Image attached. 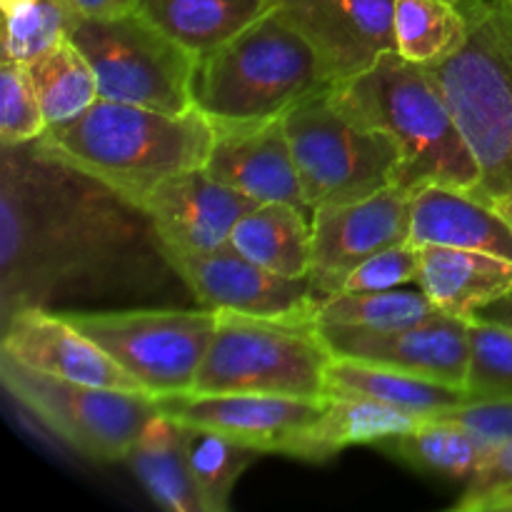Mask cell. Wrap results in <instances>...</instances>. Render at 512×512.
Masks as SVG:
<instances>
[{"instance_id":"cell-18","label":"cell","mask_w":512,"mask_h":512,"mask_svg":"<svg viewBox=\"0 0 512 512\" xmlns=\"http://www.w3.org/2000/svg\"><path fill=\"white\" fill-rule=\"evenodd\" d=\"M255 205L253 198L200 168L165 180L143 210L163 248L208 253L230 243L235 223Z\"/></svg>"},{"instance_id":"cell-23","label":"cell","mask_w":512,"mask_h":512,"mask_svg":"<svg viewBox=\"0 0 512 512\" xmlns=\"http://www.w3.org/2000/svg\"><path fill=\"white\" fill-rule=\"evenodd\" d=\"M230 245L273 273L308 278L313 265V213L290 203H258L235 223Z\"/></svg>"},{"instance_id":"cell-38","label":"cell","mask_w":512,"mask_h":512,"mask_svg":"<svg viewBox=\"0 0 512 512\" xmlns=\"http://www.w3.org/2000/svg\"><path fill=\"white\" fill-rule=\"evenodd\" d=\"M478 315H483V318L488 320H495V323H503L505 328L512 330V293L505 295V298L495 300V303L485 305Z\"/></svg>"},{"instance_id":"cell-34","label":"cell","mask_w":512,"mask_h":512,"mask_svg":"<svg viewBox=\"0 0 512 512\" xmlns=\"http://www.w3.org/2000/svg\"><path fill=\"white\" fill-rule=\"evenodd\" d=\"M460 512H512V440L495 445L455 503Z\"/></svg>"},{"instance_id":"cell-37","label":"cell","mask_w":512,"mask_h":512,"mask_svg":"<svg viewBox=\"0 0 512 512\" xmlns=\"http://www.w3.org/2000/svg\"><path fill=\"white\" fill-rule=\"evenodd\" d=\"M73 10L80 15H110L130 8V0H70Z\"/></svg>"},{"instance_id":"cell-25","label":"cell","mask_w":512,"mask_h":512,"mask_svg":"<svg viewBox=\"0 0 512 512\" xmlns=\"http://www.w3.org/2000/svg\"><path fill=\"white\" fill-rule=\"evenodd\" d=\"M175 43L203 58L263 18L275 0H130Z\"/></svg>"},{"instance_id":"cell-6","label":"cell","mask_w":512,"mask_h":512,"mask_svg":"<svg viewBox=\"0 0 512 512\" xmlns=\"http://www.w3.org/2000/svg\"><path fill=\"white\" fill-rule=\"evenodd\" d=\"M333 363L315 320L218 313L190 393H258L323 400Z\"/></svg>"},{"instance_id":"cell-16","label":"cell","mask_w":512,"mask_h":512,"mask_svg":"<svg viewBox=\"0 0 512 512\" xmlns=\"http://www.w3.org/2000/svg\"><path fill=\"white\" fill-rule=\"evenodd\" d=\"M155 400L160 413L178 423L218 430L263 453L278 455L323 410V400L258 393H183Z\"/></svg>"},{"instance_id":"cell-29","label":"cell","mask_w":512,"mask_h":512,"mask_svg":"<svg viewBox=\"0 0 512 512\" xmlns=\"http://www.w3.org/2000/svg\"><path fill=\"white\" fill-rule=\"evenodd\" d=\"M183 425V423H180ZM185 453L205 512H225L240 475L265 455L260 448L198 425H183Z\"/></svg>"},{"instance_id":"cell-7","label":"cell","mask_w":512,"mask_h":512,"mask_svg":"<svg viewBox=\"0 0 512 512\" xmlns=\"http://www.w3.org/2000/svg\"><path fill=\"white\" fill-rule=\"evenodd\" d=\"M333 88L300 100L283 115L310 210L370 198L398 188L400 178L395 140L345 110Z\"/></svg>"},{"instance_id":"cell-28","label":"cell","mask_w":512,"mask_h":512,"mask_svg":"<svg viewBox=\"0 0 512 512\" xmlns=\"http://www.w3.org/2000/svg\"><path fill=\"white\" fill-rule=\"evenodd\" d=\"M440 310L425 290H370V293H335L318 303L315 325L318 328H360L395 330L423 323Z\"/></svg>"},{"instance_id":"cell-5","label":"cell","mask_w":512,"mask_h":512,"mask_svg":"<svg viewBox=\"0 0 512 512\" xmlns=\"http://www.w3.org/2000/svg\"><path fill=\"white\" fill-rule=\"evenodd\" d=\"M335 85L313 45L278 8L198 58L195 105L213 123L283 118Z\"/></svg>"},{"instance_id":"cell-9","label":"cell","mask_w":512,"mask_h":512,"mask_svg":"<svg viewBox=\"0 0 512 512\" xmlns=\"http://www.w3.org/2000/svg\"><path fill=\"white\" fill-rule=\"evenodd\" d=\"M0 380L10 400L60 443L90 460L118 463L160 413L148 393L73 383L38 373L0 350Z\"/></svg>"},{"instance_id":"cell-35","label":"cell","mask_w":512,"mask_h":512,"mask_svg":"<svg viewBox=\"0 0 512 512\" xmlns=\"http://www.w3.org/2000/svg\"><path fill=\"white\" fill-rule=\"evenodd\" d=\"M420 248L410 240L380 250L373 258L363 260L348 273L340 285V293H370V290H393L418 280Z\"/></svg>"},{"instance_id":"cell-39","label":"cell","mask_w":512,"mask_h":512,"mask_svg":"<svg viewBox=\"0 0 512 512\" xmlns=\"http://www.w3.org/2000/svg\"><path fill=\"white\" fill-rule=\"evenodd\" d=\"M485 203L490 205V208L495 210V213H500L505 218V223L512 228V193L508 195H495V198L485 200Z\"/></svg>"},{"instance_id":"cell-10","label":"cell","mask_w":512,"mask_h":512,"mask_svg":"<svg viewBox=\"0 0 512 512\" xmlns=\"http://www.w3.org/2000/svg\"><path fill=\"white\" fill-rule=\"evenodd\" d=\"M60 315L98 343L153 398L195 388L218 323V313L208 308Z\"/></svg>"},{"instance_id":"cell-22","label":"cell","mask_w":512,"mask_h":512,"mask_svg":"<svg viewBox=\"0 0 512 512\" xmlns=\"http://www.w3.org/2000/svg\"><path fill=\"white\" fill-rule=\"evenodd\" d=\"M325 395L370 398L425 420L438 418L470 400L465 388L420 378V375L388 368V365L360 363V360L348 358H333V363L328 365Z\"/></svg>"},{"instance_id":"cell-21","label":"cell","mask_w":512,"mask_h":512,"mask_svg":"<svg viewBox=\"0 0 512 512\" xmlns=\"http://www.w3.org/2000/svg\"><path fill=\"white\" fill-rule=\"evenodd\" d=\"M423 420L378 400L325 395L318 418L285 445L283 455L323 463L350 445H378L380 440L408 433Z\"/></svg>"},{"instance_id":"cell-33","label":"cell","mask_w":512,"mask_h":512,"mask_svg":"<svg viewBox=\"0 0 512 512\" xmlns=\"http://www.w3.org/2000/svg\"><path fill=\"white\" fill-rule=\"evenodd\" d=\"M0 143L25 145L45 133L43 108L30 78L28 63L3 55L0 65Z\"/></svg>"},{"instance_id":"cell-14","label":"cell","mask_w":512,"mask_h":512,"mask_svg":"<svg viewBox=\"0 0 512 512\" xmlns=\"http://www.w3.org/2000/svg\"><path fill=\"white\" fill-rule=\"evenodd\" d=\"M275 8L313 45L335 85L395 50V0H275Z\"/></svg>"},{"instance_id":"cell-17","label":"cell","mask_w":512,"mask_h":512,"mask_svg":"<svg viewBox=\"0 0 512 512\" xmlns=\"http://www.w3.org/2000/svg\"><path fill=\"white\" fill-rule=\"evenodd\" d=\"M0 350L38 373L98 388L145 393L98 343L48 308H20L5 318Z\"/></svg>"},{"instance_id":"cell-27","label":"cell","mask_w":512,"mask_h":512,"mask_svg":"<svg viewBox=\"0 0 512 512\" xmlns=\"http://www.w3.org/2000/svg\"><path fill=\"white\" fill-rule=\"evenodd\" d=\"M28 70L48 125L75 118L100 98L93 65L68 35L30 60Z\"/></svg>"},{"instance_id":"cell-8","label":"cell","mask_w":512,"mask_h":512,"mask_svg":"<svg viewBox=\"0 0 512 512\" xmlns=\"http://www.w3.org/2000/svg\"><path fill=\"white\" fill-rule=\"evenodd\" d=\"M65 35L93 65L100 98L163 113L195 108L198 58L133 5L110 15L75 13Z\"/></svg>"},{"instance_id":"cell-11","label":"cell","mask_w":512,"mask_h":512,"mask_svg":"<svg viewBox=\"0 0 512 512\" xmlns=\"http://www.w3.org/2000/svg\"><path fill=\"white\" fill-rule=\"evenodd\" d=\"M163 255L200 308L255 318L315 320L320 298L313 293L308 278L273 273L245 258L230 243L208 253L163 248Z\"/></svg>"},{"instance_id":"cell-30","label":"cell","mask_w":512,"mask_h":512,"mask_svg":"<svg viewBox=\"0 0 512 512\" xmlns=\"http://www.w3.org/2000/svg\"><path fill=\"white\" fill-rule=\"evenodd\" d=\"M395 50L413 63H435L453 53L465 35L455 0H395Z\"/></svg>"},{"instance_id":"cell-13","label":"cell","mask_w":512,"mask_h":512,"mask_svg":"<svg viewBox=\"0 0 512 512\" xmlns=\"http://www.w3.org/2000/svg\"><path fill=\"white\" fill-rule=\"evenodd\" d=\"M333 358L388 365L420 378L465 388L470 360V320L438 313L395 330L320 328Z\"/></svg>"},{"instance_id":"cell-26","label":"cell","mask_w":512,"mask_h":512,"mask_svg":"<svg viewBox=\"0 0 512 512\" xmlns=\"http://www.w3.org/2000/svg\"><path fill=\"white\" fill-rule=\"evenodd\" d=\"M375 448L420 473L438 475L453 483H468L490 455L493 445L463 425L430 418L408 433L380 440Z\"/></svg>"},{"instance_id":"cell-32","label":"cell","mask_w":512,"mask_h":512,"mask_svg":"<svg viewBox=\"0 0 512 512\" xmlns=\"http://www.w3.org/2000/svg\"><path fill=\"white\" fill-rule=\"evenodd\" d=\"M465 390L473 400L512 398V330L483 315L470 320Z\"/></svg>"},{"instance_id":"cell-36","label":"cell","mask_w":512,"mask_h":512,"mask_svg":"<svg viewBox=\"0 0 512 512\" xmlns=\"http://www.w3.org/2000/svg\"><path fill=\"white\" fill-rule=\"evenodd\" d=\"M435 420L463 425L495 448L512 440V398H470L468 403L438 415Z\"/></svg>"},{"instance_id":"cell-3","label":"cell","mask_w":512,"mask_h":512,"mask_svg":"<svg viewBox=\"0 0 512 512\" xmlns=\"http://www.w3.org/2000/svg\"><path fill=\"white\" fill-rule=\"evenodd\" d=\"M333 95L345 110L385 130L400 150L398 188H443L475 193L480 168L428 65L385 53L373 68L338 83Z\"/></svg>"},{"instance_id":"cell-20","label":"cell","mask_w":512,"mask_h":512,"mask_svg":"<svg viewBox=\"0 0 512 512\" xmlns=\"http://www.w3.org/2000/svg\"><path fill=\"white\" fill-rule=\"evenodd\" d=\"M418 283L435 308L473 320L485 305L512 293V260L480 250L418 245Z\"/></svg>"},{"instance_id":"cell-12","label":"cell","mask_w":512,"mask_h":512,"mask_svg":"<svg viewBox=\"0 0 512 512\" xmlns=\"http://www.w3.org/2000/svg\"><path fill=\"white\" fill-rule=\"evenodd\" d=\"M410 240V193L380 190L353 203L313 210V265L310 288L320 300L340 293L353 268L380 250Z\"/></svg>"},{"instance_id":"cell-1","label":"cell","mask_w":512,"mask_h":512,"mask_svg":"<svg viewBox=\"0 0 512 512\" xmlns=\"http://www.w3.org/2000/svg\"><path fill=\"white\" fill-rule=\"evenodd\" d=\"M165 260L148 213L35 143L3 145L0 313L125 288Z\"/></svg>"},{"instance_id":"cell-4","label":"cell","mask_w":512,"mask_h":512,"mask_svg":"<svg viewBox=\"0 0 512 512\" xmlns=\"http://www.w3.org/2000/svg\"><path fill=\"white\" fill-rule=\"evenodd\" d=\"M465 35L428 63L480 168L475 198L512 193V0H455Z\"/></svg>"},{"instance_id":"cell-24","label":"cell","mask_w":512,"mask_h":512,"mask_svg":"<svg viewBox=\"0 0 512 512\" xmlns=\"http://www.w3.org/2000/svg\"><path fill=\"white\" fill-rule=\"evenodd\" d=\"M125 463L158 508L170 512H205L203 498L190 473L183 425L170 415L158 413L150 418L140 438L125 455Z\"/></svg>"},{"instance_id":"cell-15","label":"cell","mask_w":512,"mask_h":512,"mask_svg":"<svg viewBox=\"0 0 512 512\" xmlns=\"http://www.w3.org/2000/svg\"><path fill=\"white\" fill-rule=\"evenodd\" d=\"M213 128V148L203 168L210 178L255 203H290L310 210L283 118L213 123Z\"/></svg>"},{"instance_id":"cell-19","label":"cell","mask_w":512,"mask_h":512,"mask_svg":"<svg viewBox=\"0 0 512 512\" xmlns=\"http://www.w3.org/2000/svg\"><path fill=\"white\" fill-rule=\"evenodd\" d=\"M410 243L480 250L512 260V228L503 215L485 200L443 185L410 195Z\"/></svg>"},{"instance_id":"cell-2","label":"cell","mask_w":512,"mask_h":512,"mask_svg":"<svg viewBox=\"0 0 512 512\" xmlns=\"http://www.w3.org/2000/svg\"><path fill=\"white\" fill-rule=\"evenodd\" d=\"M213 138V120L198 105L163 113L98 98L75 118L48 125L33 143L143 210L165 180L205 168Z\"/></svg>"},{"instance_id":"cell-31","label":"cell","mask_w":512,"mask_h":512,"mask_svg":"<svg viewBox=\"0 0 512 512\" xmlns=\"http://www.w3.org/2000/svg\"><path fill=\"white\" fill-rule=\"evenodd\" d=\"M5 15L3 55L30 63L65 38L75 10L70 0H0Z\"/></svg>"}]
</instances>
